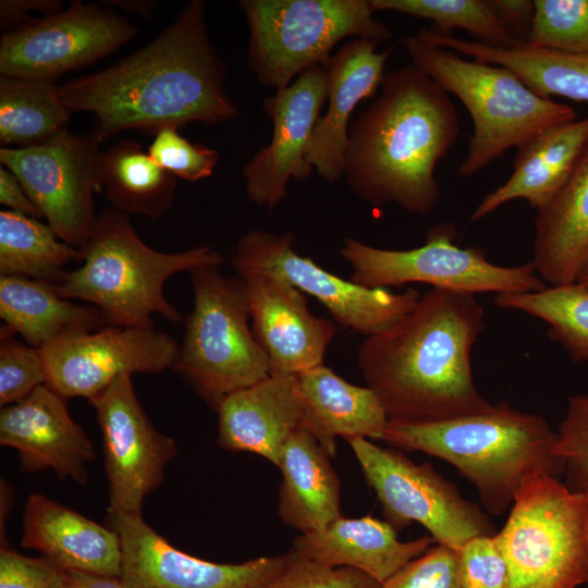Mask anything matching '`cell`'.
Masks as SVG:
<instances>
[{"label": "cell", "mask_w": 588, "mask_h": 588, "mask_svg": "<svg viewBox=\"0 0 588 588\" xmlns=\"http://www.w3.org/2000/svg\"><path fill=\"white\" fill-rule=\"evenodd\" d=\"M226 64L211 41L206 1H189L151 41L98 72L59 85L73 111L95 117L99 143L128 130L160 128L236 119L226 87Z\"/></svg>", "instance_id": "6da1fadb"}, {"label": "cell", "mask_w": 588, "mask_h": 588, "mask_svg": "<svg viewBox=\"0 0 588 588\" xmlns=\"http://www.w3.org/2000/svg\"><path fill=\"white\" fill-rule=\"evenodd\" d=\"M483 330L485 310L475 295L431 287L402 318L366 336L358 367L389 420L437 421L490 407L471 369Z\"/></svg>", "instance_id": "7a4b0ae2"}, {"label": "cell", "mask_w": 588, "mask_h": 588, "mask_svg": "<svg viewBox=\"0 0 588 588\" xmlns=\"http://www.w3.org/2000/svg\"><path fill=\"white\" fill-rule=\"evenodd\" d=\"M460 134L446 91L413 64L391 70L350 126L343 177L372 207L395 204L426 216L440 198L437 164Z\"/></svg>", "instance_id": "3957f363"}, {"label": "cell", "mask_w": 588, "mask_h": 588, "mask_svg": "<svg viewBox=\"0 0 588 588\" xmlns=\"http://www.w3.org/2000/svg\"><path fill=\"white\" fill-rule=\"evenodd\" d=\"M382 441L450 463L476 488L482 507L498 516L525 481L537 475L560 478L564 471L548 421L504 402L444 420H389Z\"/></svg>", "instance_id": "277c9868"}, {"label": "cell", "mask_w": 588, "mask_h": 588, "mask_svg": "<svg viewBox=\"0 0 588 588\" xmlns=\"http://www.w3.org/2000/svg\"><path fill=\"white\" fill-rule=\"evenodd\" d=\"M81 265L54 284L64 298L98 308L109 324L155 328L152 316L170 322L183 317L164 295L166 281L175 273L224 258L209 245L164 253L148 246L133 228L130 215L108 207L97 216Z\"/></svg>", "instance_id": "5b68a950"}, {"label": "cell", "mask_w": 588, "mask_h": 588, "mask_svg": "<svg viewBox=\"0 0 588 588\" xmlns=\"http://www.w3.org/2000/svg\"><path fill=\"white\" fill-rule=\"evenodd\" d=\"M403 44L412 64L454 95L473 120V136L458 167L462 176H473L509 149L577 119L571 106L538 95L504 66L465 58L416 35Z\"/></svg>", "instance_id": "8992f818"}, {"label": "cell", "mask_w": 588, "mask_h": 588, "mask_svg": "<svg viewBox=\"0 0 588 588\" xmlns=\"http://www.w3.org/2000/svg\"><path fill=\"white\" fill-rule=\"evenodd\" d=\"M248 27L247 62L257 82L280 89L302 72L328 66L335 45L351 37L389 40L370 0H241Z\"/></svg>", "instance_id": "52a82bcc"}, {"label": "cell", "mask_w": 588, "mask_h": 588, "mask_svg": "<svg viewBox=\"0 0 588 588\" xmlns=\"http://www.w3.org/2000/svg\"><path fill=\"white\" fill-rule=\"evenodd\" d=\"M221 265L189 272L193 309L173 368L215 408L230 393L270 375L267 354L248 324L245 281L223 275Z\"/></svg>", "instance_id": "ba28073f"}, {"label": "cell", "mask_w": 588, "mask_h": 588, "mask_svg": "<svg viewBox=\"0 0 588 588\" xmlns=\"http://www.w3.org/2000/svg\"><path fill=\"white\" fill-rule=\"evenodd\" d=\"M495 541L507 588H578L588 584V497L560 478L537 475L515 494Z\"/></svg>", "instance_id": "9c48e42d"}, {"label": "cell", "mask_w": 588, "mask_h": 588, "mask_svg": "<svg viewBox=\"0 0 588 588\" xmlns=\"http://www.w3.org/2000/svg\"><path fill=\"white\" fill-rule=\"evenodd\" d=\"M453 223L428 230L426 242L408 249H388L345 237L341 257L350 265V280L368 289H389L412 283L466 294L526 293L544 289L531 262L500 266L478 247H460Z\"/></svg>", "instance_id": "30bf717a"}, {"label": "cell", "mask_w": 588, "mask_h": 588, "mask_svg": "<svg viewBox=\"0 0 588 588\" xmlns=\"http://www.w3.org/2000/svg\"><path fill=\"white\" fill-rule=\"evenodd\" d=\"M382 513L396 531L418 523L436 543L456 552L471 539L497 534L479 504L466 500L457 486L429 463L416 464L397 449L365 438L346 440Z\"/></svg>", "instance_id": "8fae6325"}, {"label": "cell", "mask_w": 588, "mask_h": 588, "mask_svg": "<svg viewBox=\"0 0 588 588\" xmlns=\"http://www.w3.org/2000/svg\"><path fill=\"white\" fill-rule=\"evenodd\" d=\"M295 235L255 229L237 241L231 264L238 277L267 273L315 297L345 329L369 336L407 314L420 293L408 287L395 293L389 289H368L333 274L294 248Z\"/></svg>", "instance_id": "7c38bea8"}, {"label": "cell", "mask_w": 588, "mask_h": 588, "mask_svg": "<svg viewBox=\"0 0 588 588\" xmlns=\"http://www.w3.org/2000/svg\"><path fill=\"white\" fill-rule=\"evenodd\" d=\"M91 134L64 130L26 148H0L1 166L21 182L47 224L81 249L97 219L94 197L102 192L103 152Z\"/></svg>", "instance_id": "4fadbf2b"}, {"label": "cell", "mask_w": 588, "mask_h": 588, "mask_svg": "<svg viewBox=\"0 0 588 588\" xmlns=\"http://www.w3.org/2000/svg\"><path fill=\"white\" fill-rule=\"evenodd\" d=\"M138 28L113 8L72 0L0 39V75L56 82L128 44Z\"/></svg>", "instance_id": "5bb4252c"}, {"label": "cell", "mask_w": 588, "mask_h": 588, "mask_svg": "<svg viewBox=\"0 0 588 588\" xmlns=\"http://www.w3.org/2000/svg\"><path fill=\"white\" fill-rule=\"evenodd\" d=\"M89 402L102 438L108 514L142 515L145 499L162 483L177 453L176 442L154 426L130 375L119 377Z\"/></svg>", "instance_id": "9a60e30c"}, {"label": "cell", "mask_w": 588, "mask_h": 588, "mask_svg": "<svg viewBox=\"0 0 588 588\" xmlns=\"http://www.w3.org/2000/svg\"><path fill=\"white\" fill-rule=\"evenodd\" d=\"M180 345L155 328L108 324L64 335L42 347L46 382L65 399L91 400L123 375L174 368Z\"/></svg>", "instance_id": "2e32d148"}, {"label": "cell", "mask_w": 588, "mask_h": 588, "mask_svg": "<svg viewBox=\"0 0 588 588\" xmlns=\"http://www.w3.org/2000/svg\"><path fill=\"white\" fill-rule=\"evenodd\" d=\"M107 524L122 543V580L130 588H268L289 566L287 554L236 564L215 563L172 546L143 515L108 514Z\"/></svg>", "instance_id": "e0dca14e"}, {"label": "cell", "mask_w": 588, "mask_h": 588, "mask_svg": "<svg viewBox=\"0 0 588 588\" xmlns=\"http://www.w3.org/2000/svg\"><path fill=\"white\" fill-rule=\"evenodd\" d=\"M327 68L316 65L264 99L272 136L242 170L246 196L256 206L273 210L286 198L290 180L313 173L306 157L327 100Z\"/></svg>", "instance_id": "ac0fdd59"}, {"label": "cell", "mask_w": 588, "mask_h": 588, "mask_svg": "<svg viewBox=\"0 0 588 588\" xmlns=\"http://www.w3.org/2000/svg\"><path fill=\"white\" fill-rule=\"evenodd\" d=\"M245 281L253 333L267 354L270 373L299 375L323 365L338 328L315 316L304 293L267 273L241 277Z\"/></svg>", "instance_id": "d6986e66"}, {"label": "cell", "mask_w": 588, "mask_h": 588, "mask_svg": "<svg viewBox=\"0 0 588 588\" xmlns=\"http://www.w3.org/2000/svg\"><path fill=\"white\" fill-rule=\"evenodd\" d=\"M66 400L46 384L0 412V444L15 450L21 470H52L60 479L84 485L96 450L72 418Z\"/></svg>", "instance_id": "ffe728a7"}, {"label": "cell", "mask_w": 588, "mask_h": 588, "mask_svg": "<svg viewBox=\"0 0 588 588\" xmlns=\"http://www.w3.org/2000/svg\"><path fill=\"white\" fill-rule=\"evenodd\" d=\"M380 42L353 38L331 58L328 66V108L315 126L306 160L328 183L343 177L350 118L357 105L381 86L384 66L394 47L381 52Z\"/></svg>", "instance_id": "44dd1931"}, {"label": "cell", "mask_w": 588, "mask_h": 588, "mask_svg": "<svg viewBox=\"0 0 588 588\" xmlns=\"http://www.w3.org/2000/svg\"><path fill=\"white\" fill-rule=\"evenodd\" d=\"M21 546L64 571L122 575L119 534L42 493H32L25 502Z\"/></svg>", "instance_id": "7402d4cb"}, {"label": "cell", "mask_w": 588, "mask_h": 588, "mask_svg": "<svg viewBox=\"0 0 588 588\" xmlns=\"http://www.w3.org/2000/svg\"><path fill=\"white\" fill-rule=\"evenodd\" d=\"M216 409L223 449L257 454L278 467L287 438L303 426L297 375L270 373L230 393Z\"/></svg>", "instance_id": "603a6c76"}, {"label": "cell", "mask_w": 588, "mask_h": 588, "mask_svg": "<svg viewBox=\"0 0 588 588\" xmlns=\"http://www.w3.org/2000/svg\"><path fill=\"white\" fill-rule=\"evenodd\" d=\"M436 543L430 535L402 541L388 523L366 515L338 517L324 528L301 534L290 552L328 567H348L384 584Z\"/></svg>", "instance_id": "cb8c5ba5"}, {"label": "cell", "mask_w": 588, "mask_h": 588, "mask_svg": "<svg viewBox=\"0 0 588 588\" xmlns=\"http://www.w3.org/2000/svg\"><path fill=\"white\" fill-rule=\"evenodd\" d=\"M588 145V115L551 126L517 149L512 174L476 206L470 221H479L501 206L524 199L537 211L544 208L568 179Z\"/></svg>", "instance_id": "d4e9b609"}, {"label": "cell", "mask_w": 588, "mask_h": 588, "mask_svg": "<svg viewBox=\"0 0 588 588\" xmlns=\"http://www.w3.org/2000/svg\"><path fill=\"white\" fill-rule=\"evenodd\" d=\"M530 262L549 286L576 283L588 268V145L558 194L537 211Z\"/></svg>", "instance_id": "484cf974"}, {"label": "cell", "mask_w": 588, "mask_h": 588, "mask_svg": "<svg viewBox=\"0 0 588 588\" xmlns=\"http://www.w3.org/2000/svg\"><path fill=\"white\" fill-rule=\"evenodd\" d=\"M297 378L303 427L330 456L335 455L338 437L382 440L389 417L370 388L352 384L324 365Z\"/></svg>", "instance_id": "4316f807"}, {"label": "cell", "mask_w": 588, "mask_h": 588, "mask_svg": "<svg viewBox=\"0 0 588 588\" xmlns=\"http://www.w3.org/2000/svg\"><path fill=\"white\" fill-rule=\"evenodd\" d=\"M329 457L303 426L291 433L282 449L278 512L284 524L302 534L320 530L341 516L340 482Z\"/></svg>", "instance_id": "83f0119b"}, {"label": "cell", "mask_w": 588, "mask_h": 588, "mask_svg": "<svg viewBox=\"0 0 588 588\" xmlns=\"http://www.w3.org/2000/svg\"><path fill=\"white\" fill-rule=\"evenodd\" d=\"M417 37L464 57L504 66L542 97L588 102V53L560 52L525 45L503 48L433 28H420Z\"/></svg>", "instance_id": "f1b7e54d"}, {"label": "cell", "mask_w": 588, "mask_h": 588, "mask_svg": "<svg viewBox=\"0 0 588 588\" xmlns=\"http://www.w3.org/2000/svg\"><path fill=\"white\" fill-rule=\"evenodd\" d=\"M0 317L1 331L19 333L39 350L64 335L109 324L98 308L62 297L54 284L13 275H0Z\"/></svg>", "instance_id": "f546056e"}, {"label": "cell", "mask_w": 588, "mask_h": 588, "mask_svg": "<svg viewBox=\"0 0 588 588\" xmlns=\"http://www.w3.org/2000/svg\"><path fill=\"white\" fill-rule=\"evenodd\" d=\"M176 187L177 179L136 140L121 139L103 152L102 192L115 210L158 219L171 208Z\"/></svg>", "instance_id": "4dcf8cb0"}, {"label": "cell", "mask_w": 588, "mask_h": 588, "mask_svg": "<svg viewBox=\"0 0 588 588\" xmlns=\"http://www.w3.org/2000/svg\"><path fill=\"white\" fill-rule=\"evenodd\" d=\"M73 113L54 82L0 75L1 147L40 145L68 130Z\"/></svg>", "instance_id": "1f68e13d"}, {"label": "cell", "mask_w": 588, "mask_h": 588, "mask_svg": "<svg viewBox=\"0 0 588 588\" xmlns=\"http://www.w3.org/2000/svg\"><path fill=\"white\" fill-rule=\"evenodd\" d=\"M79 250L64 243L49 224L12 210L0 211V275L59 283Z\"/></svg>", "instance_id": "d6a6232c"}, {"label": "cell", "mask_w": 588, "mask_h": 588, "mask_svg": "<svg viewBox=\"0 0 588 588\" xmlns=\"http://www.w3.org/2000/svg\"><path fill=\"white\" fill-rule=\"evenodd\" d=\"M494 305L538 318L575 363H588V289L576 282L536 292L499 294Z\"/></svg>", "instance_id": "836d02e7"}, {"label": "cell", "mask_w": 588, "mask_h": 588, "mask_svg": "<svg viewBox=\"0 0 588 588\" xmlns=\"http://www.w3.org/2000/svg\"><path fill=\"white\" fill-rule=\"evenodd\" d=\"M370 4L373 12L391 11L430 20L434 29L443 34L461 28L491 46L522 45L488 0H370Z\"/></svg>", "instance_id": "e575fe53"}, {"label": "cell", "mask_w": 588, "mask_h": 588, "mask_svg": "<svg viewBox=\"0 0 588 588\" xmlns=\"http://www.w3.org/2000/svg\"><path fill=\"white\" fill-rule=\"evenodd\" d=\"M525 46L588 53V0H535Z\"/></svg>", "instance_id": "d590c367"}, {"label": "cell", "mask_w": 588, "mask_h": 588, "mask_svg": "<svg viewBox=\"0 0 588 588\" xmlns=\"http://www.w3.org/2000/svg\"><path fill=\"white\" fill-rule=\"evenodd\" d=\"M147 152L162 169L187 182L211 176L220 159L217 149L189 142L173 126L157 131Z\"/></svg>", "instance_id": "8d00e7d4"}, {"label": "cell", "mask_w": 588, "mask_h": 588, "mask_svg": "<svg viewBox=\"0 0 588 588\" xmlns=\"http://www.w3.org/2000/svg\"><path fill=\"white\" fill-rule=\"evenodd\" d=\"M554 452L563 463L565 485L588 497V394L568 400L556 431Z\"/></svg>", "instance_id": "74e56055"}, {"label": "cell", "mask_w": 588, "mask_h": 588, "mask_svg": "<svg viewBox=\"0 0 588 588\" xmlns=\"http://www.w3.org/2000/svg\"><path fill=\"white\" fill-rule=\"evenodd\" d=\"M1 332L0 405L17 403L45 384L46 375L41 351L23 344Z\"/></svg>", "instance_id": "f35d334b"}, {"label": "cell", "mask_w": 588, "mask_h": 588, "mask_svg": "<svg viewBox=\"0 0 588 588\" xmlns=\"http://www.w3.org/2000/svg\"><path fill=\"white\" fill-rule=\"evenodd\" d=\"M380 588H461L458 552L434 543Z\"/></svg>", "instance_id": "ab89813d"}, {"label": "cell", "mask_w": 588, "mask_h": 588, "mask_svg": "<svg viewBox=\"0 0 588 588\" xmlns=\"http://www.w3.org/2000/svg\"><path fill=\"white\" fill-rule=\"evenodd\" d=\"M494 536L474 538L458 552L461 588H507V567Z\"/></svg>", "instance_id": "60d3db41"}, {"label": "cell", "mask_w": 588, "mask_h": 588, "mask_svg": "<svg viewBox=\"0 0 588 588\" xmlns=\"http://www.w3.org/2000/svg\"><path fill=\"white\" fill-rule=\"evenodd\" d=\"M292 556L289 566L268 588H380L381 586L373 578L353 568L328 567L293 554Z\"/></svg>", "instance_id": "b9f144b4"}, {"label": "cell", "mask_w": 588, "mask_h": 588, "mask_svg": "<svg viewBox=\"0 0 588 588\" xmlns=\"http://www.w3.org/2000/svg\"><path fill=\"white\" fill-rule=\"evenodd\" d=\"M66 571L50 560L0 549V588H65Z\"/></svg>", "instance_id": "7bdbcfd3"}, {"label": "cell", "mask_w": 588, "mask_h": 588, "mask_svg": "<svg viewBox=\"0 0 588 588\" xmlns=\"http://www.w3.org/2000/svg\"><path fill=\"white\" fill-rule=\"evenodd\" d=\"M63 10L60 0H1L0 28L3 33L13 32L34 23L38 17L32 12L48 16Z\"/></svg>", "instance_id": "ee69618b"}, {"label": "cell", "mask_w": 588, "mask_h": 588, "mask_svg": "<svg viewBox=\"0 0 588 588\" xmlns=\"http://www.w3.org/2000/svg\"><path fill=\"white\" fill-rule=\"evenodd\" d=\"M497 15L505 23L522 45L526 44L535 7L529 0H488Z\"/></svg>", "instance_id": "f6af8a7d"}, {"label": "cell", "mask_w": 588, "mask_h": 588, "mask_svg": "<svg viewBox=\"0 0 588 588\" xmlns=\"http://www.w3.org/2000/svg\"><path fill=\"white\" fill-rule=\"evenodd\" d=\"M0 204L28 217L44 218L19 179L3 166L0 167Z\"/></svg>", "instance_id": "bcb514c9"}, {"label": "cell", "mask_w": 588, "mask_h": 588, "mask_svg": "<svg viewBox=\"0 0 588 588\" xmlns=\"http://www.w3.org/2000/svg\"><path fill=\"white\" fill-rule=\"evenodd\" d=\"M65 588H130L121 577L66 571Z\"/></svg>", "instance_id": "7dc6e473"}, {"label": "cell", "mask_w": 588, "mask_h": 588, "mask_svg": "<svg viewBox=\"0 0 588 588\" xmlns=\"http://www.w3.org/2000/svg\"><path fill=\"white\" fill-rule=\"evenodd\" d=\"M100 2L146 20L150 19L159 7V2L156 0H101Z\"/></svg>", "instance_id": "c3c4849f"}, {"label": "cell", "mask_w": 588, "mask_h": 588, "mask_svg": "<svg viewBox=\"0 0 588 588\" xmlns=\"http://www.w3.org/2000/svg\"><path fill=\"white\" fill-rule=\"evenodd\" d=\"M577 282L588 289V268L584 271V273L580 275Z\"/></svg>", "instance_id": "681fc988"}, {"label": "cell", "mask_w": 588, "mask_h": 588, "mask_svg": "<svg viewBox=\"0 0 588 588\" xmlns=\"http://www.w3.org/2000/svg\"><path fill=\"white\" fill-rule=\"evenodd\" d=\"M588 585V584H587Z\"/></svg>", "instance_id": "f907efd6"}]
</instances>
